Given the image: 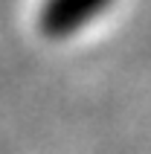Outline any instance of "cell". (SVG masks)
Returning a JSON list of instances; mask_svg holds the SVG:
<instances>
[{
  "mask_svg": "<svg viewBox=\"0 0 151 154\" xmlns=\"http://www.w3.org/2000/svg\"><path fill=\"white\" fill-rule=\"evenodd\" d=\"M113 0H44L38 12V29L50 41H64L90 26L110 9Z\"/></svg>",
  "mask_w": 151,
  "mask_h": 154,
  "instance_id": "cell-1",
  "label": "cell"
}]
</instances>
